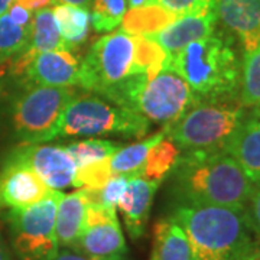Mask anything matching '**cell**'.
Returning <instances> with one entry per match:
<instances>
[{"mask_svg": "<svg viewBox=\"0 0 260 260\" xmlns=\"http://www.w3.org/2000/svg\"><path fill=\"white\" fill-rule=\"evenodd\" d=\"M171 179L174 194L184 205L243 210L256 188L225 150H181Z\"/></svg>", "mask_w": 260, "mask_h": 260, "instance_id": "1", "label": "cell"}, {"mask_svg": "<svg viewBox=\"0 0 260 260\" xmlns=\"http://www.w3.org/2000/svg\"><path fill=\"white\" fill-rule=\"evenodd\" d=\"M236 41L225 29L215 28L171 56L168 70L189 85L198 103L239 100L243 56Z\"/></svg>", "mask_w": 260, "mask_h": 260, "instance_id": "2", "label": "cell"}, {"mask_svg": "<svg viewBox=\"0 0 260 260\" xmlns=\"http://www.w3.org/2000/svg\"><path fill=\"white\" fill-rule=\"evenodd\" d=\"M171 217L185 232L192 260H243L256 242L243 210L179 204Z\"/></svg>", "mask_w": 260, "mask_h": 260, "instance_id": "3", "label": "cell"}, {"mask_svg": "<svg viewBox=\"0 0 260 260\" xmlns=\"http://www.w3.org/2000/svg\"><path fill=\"white\" fill-rule=\"evenodd\" d=\"M103 97L164 126H171L198 104L189 85L168 68L155 75H129Z\"/></svg>", "mask_w": 260, "mask_h": 260, "instance_id": "4", "label": "cell"}, {"mask_svg": "<svg viewBox=\"0 0 260 260\" xmlns=\"http://www.w3.org/2000/svg\"><path fill=\"white\" fill-rule=\"evenodd\" d=\"M149 129L150 121L139 113L106 102L97 94L75 93L65 107L56 138L120 135L140 139Z\"/></svg>", "mask_w": 260, "mask_h": 260, "instance_id": "5", "label": "cell"}, {"mask_svg": "<svg viewBox=\"0 0 260 260\" xmlns=\"http://www.w3.org/2000/svg\"><path fill=\"white\" fill-rule=\"evenodd\" d=\"M246 109L239 100L195 104L175 123L165 126V136L184 150H224L239 129Z\"/></svg>", "mask_w": 260, "mask_h": 260, "instance_id": "6", "label": "cell"}, {"mask_svg": "<svg viewBox=\"0 0 260 260\" xmlns=\"http://www.w3.org/2000/svg\"><path fill=\"white\" fill-rule=\"evenodd\" d=\"M73 87L25 84L10 104V123L20 145L47 143L55 139Z\"/></svg>", "mask_w": 260, "mask_h": 260, "instance_id": "7", "label": "cell"}, {"mask_svg": "<svg viewBox=\"0 0 260 260\" xmlns=\"http://www.w3.org/2000/svg\"><path fill=\"white\" fill-rule=\"evenodd\" d=\"M61 195L54 191L30 207L10 208V242L19 260H51L56 254L55 217Z\"/></svg>", "mask_w": 260, "mask_h": 260, "instance_id": "8", "label": "cell"}, {"mask_svg": "<svg viewBox=\"0 0 260 260\" xmlns=\"http://www.w3.org/2000/svg\"><path fill=\"white\" fill-rule=\"evenodd\" d=\"M133 54L135 37L121 29L99 38L81 61L78 85L103 97L129 77Z\"/></svg>", "mask_w": 260, "mask_h": 260, "instance_id": "9", "label": "cell"}, {"mask_svg": "<svg viewBox=\"0 0 260 260\" xmlns=\"http://www.w3.org/2000/svg\"><path fill=\"white\" fill-rule=\"evenodd\" d=\"M74 247L97 257H121L126 253V242L116 208L100 203H90L83 232Z\"/></svg>", "mask_w": 260, "mask_h": 260, "instance_id": "10", "label": "cell"}, {"mask_svg": "<svg viewBox=\"0 0 260 260\" xmlns=\"http://www.w3.org/2000/svg\"><path fill=\"white\" fill-rule=\"evenodd\" d=\"M6 160L30 168L49 188L61 191L73 186L75 162L62 146L51 145H19L8 155Z\"/></svg>", "mask_w": 260, "mask_h": 260, "instance_id": "11", "label": "cell"}, {"mask_svg": "<svg viewBox=\"0 0 260 260\" xmlns=\"http://www.w3.org/2000/svg\"><path fill=\"white\" fill-rule=\"evenodd\" d=\"M217 16L236 38L243 54L260 44V0H217Z\"/></svg>", "mask_w": 260, "mask_h": 260, "instance_id": "12", "label": "cell"}, {"mask_svg": "<svg viewBox=\"0 0 260 260\" xmlns=\"http://www.w3.org/2000/svg\"><path fill=\"white\" fill-rule=\"evenodd\" d=\"M80 65L78 58L67 48L39 52L29 65L23 85L74 87L80 80Z\"/></svg>", "mask_w": 260, "mask_h": 260, "instance_id": "13", "label": "cell"}, {"mask_svg": "<svg viewBox=\"0 0 260 260\" xmlns=\"http://www.w3.org/2000/svg\"><path fill=\"white\" fill-rule=\"evenodd\" d=\"M217 8L189 13L184 16H178L171 25L164 28L155 35H149L155 42L168 52V55H175L188 44L194 42L197 39L210 35L217 28Z\"/></svg>", "mask_w": 260, "mask_h": 260, "instance_id": "14", "label": "cell"}, {"mask_svg": "<svg viewBox=\"0 0 260 260\" xmlns=\"http://www.w3.org/2000/svg\"><path fill=\"white\" fill-rule=\"evenodd\" d=\"M159 185L160 182L145 179L140 174L129 175L127 188L116 207L119 208L127 233L133 240H138L146 232L152 201Z\"/></svg>", "mask_w": 260, "mask_h": 260, "instance_id": "15", "label": "cell"}, {"mask_svg": "<svg viewBox=\"0 0 260 260\" xmlns=\"http://www.w3.org/2000/svg\"><path fill=\"white\" fill-rule=\"evenodd\" d=\"M254 186H260V110H250L224 149Z\"/></svg>", "mask_w": 260, "mask_h": 260, "instance_id": "16", "label": "cell"}, {"mask_svg": "<svg viewBox=\"0 0 260 260\" xmlns=\"http://www.w3.org/2000/svg\"><path fill=\"white\" fill-rule=\"evenodd\" d=\"M91 203L90 192L80 189L61 195L56 205L55 237L58 247H74L84 229L87 207Z\"/></svg>", "mask_w": 260, "mask_h": 260, "instance_id": "17", "label": "cell"}, {"mask_svg": "<svg viewBox=\"0 0 260 260\" xmlns=\"http://www.w3.org/2000/svg\"><path fill=\"white\" fill-rule=\"evenodd\" d=\"M149 260H192V251L185 232L172 217L159 218L155 223Z\"/></svg>", "mask_w": 260, "mask_h": 260, "instance_id": "18", "label": "cell"}, {"mask_svg": "<svg viewBox=\"0 0 260 260\" xmlns=\"http://www.w3.org/2000/svg\"><path fill=\"white\" fill-rule=\"evenodd\" d=\"M178 16L159 5L130 8L121 19V30L133 37H149L171 25Z\"/></svg>", "mask_w": 260, "mask_h": 260, "instance_id": "19", "label": "cell"}, {"mask_svg": "<svg viewBox=\"0 0 260 260\" xmlns=\"http://www.w3.org/2000/svg\"><path fill=\"white\" fill-rule=\"evenodd\" d=\"M52 13L68 49L73 51L85 42L91 25L90 10L74 5H55Z\"/></svg>", "mask_w": 260, "mask_h": 260, "instance_id": "20", "label": "cell"}, {"mask_svg": "<svg viewBox=\"0 0 260 260\" xmlns=\"http://www.w3.org/2000/svg\"><path fill=\"white\" fill-rule=\"evenodd\" d=\"M164 138H165V130H160L159 133L142 140L139 143L119 149L110 158L113 175H132V174L142 175V168L145 165L149 150L155 145H158Z\"/></svg>", "mask_w": 260, "mask_h": 260, "instance_id": "21", "label": "cell"}, {"mask_svg": "<svg viewBox=\"0 0 260 260\" xmlns=\"http://www.w3.org/2000/svg\"><path fill=\"white\" fill-rule=\"evenodd\" d=\"M28 48L37 54L67 48L64 39L56 26L54 13L49 8L38 10L34 13L32 23H30V41H29Z\"/></svg>", "mask_w": 260, "mask_h": 260, "instance_id": "22", "label": "cell"}, {"mask_svg": "<svg viewBox=\"0 0 260 260\" xmlns=\"http://www.w3.org/2000/svg\"><path fill=\"white\" fill-rule=\"evenodd\" d=\"M181 156V149L169 138H164L149 150L145 165L142 168V177L149 181L162 182L177 167Z\"/></svg>", "mask_w": 260, "mask_h": 260, "instance_id": "23", "label": "cell"}, {"mask_svg": "<svg viewBox=\"0 0 260 260\" xmlns=\"http://www.w3.org/2000/svg\"><path fill=\"white\" fill-rule=\"evenodd\" d=\"M171 55L164 48L149 37H135V54L130 75L150 74L155 75L162 70H167Z\"/></svg>", "mask_w": 260, "mask_h": 260, "instance_id": "24", "label": "cell"}, {"mask_svg": "<svg viewBox=\"0 0 260 260\" xmlns=\"http://www.w3.org/2000/svg\"><path fill=\"white\" fill-rule=\"evenodd\" d=\"M239 102L244 109L260 110V44L243 54Z\"/></svg>", "mask_w": 260, "mask_h": 260, "instance_id": "25", "label": "cell"}, {"mask_svg": "<svg viewBox=\"0 0 260 260\" xmlns=\"http://www.w3.org/2000/svg\"><path fill=\"white\" fill-rule=\"evenodd\" d=\"M91 26L97 34H109L120 26L127 12V0H91Z\"/></svg>", "mask_w": 260, "mask_h": 260, "instance_id": "26", "label": "cell"}, {"mask_svg": "<svg viewBox=\"0 0 260 260\" xmlns=\"http://www.w3.org/2000/svg\"><path fill=\"white\" fill-rule=\"evenodd\" d=\"M30 28L19 26L8 13L0 15V62L23 52L29 47Z\"/></svg>", "mask_w": 260, "mask_h": 260, "instance_id": "27", "label": "cell"}, {"mask_svg": "<svg viewBox=\"0 0 260 260\" xmlns=\"http://www.w3.org/2000/svg\"><path fill=\"white\" fill-rule=\"evenodd\" d=\"M67 152L74 159L75 167H83L95 160H102L106 158H112L113 155L121 148L119 143L112 140L103 139H87L81 142L68 143Z\"/></svg>", "mask_w": 260, "mask_h": 260, "instance_id": "28", "label": "cell"}, {"mask_svg": "<svg viewBox=\"0 0 260 260\" xmlns=\"http://www.w3.org/2000/svg\"><path fill=\"white\" fill-rule=\"evenodd\" d=\"M113 177L110 158L95 160L75 169L73 186L88 191H100Z\"/></svg>", "mask_w": 260, "mask_h": 260, "instance_id": "29", "label": "cell"}, {"mask_svg": "<svg viewBox=\"0 0 260 260\" xmlns=\"http://www.w3.org/2000/svg\"><path fill=\"white\" fill-rule=\"evenodd\" d=\"M217 0H153L150 5H159L177 16L197 13L215 6Z\"/></svg>", "mask_w": 260, "mask_h": 260, "instance_id": "30", "label": "cell"}, {"mask_svg": "<svg viewBox=\"0 0 260 260\" xmlns=\"http://www.w3.org/2000/svg\"><path fill=\"white\" fill-rule=\"evenodd\" d=\"M129 175H113L109 182L99 191V203L110 208H116V205L124 194L127 188Z\"/></svg>", "mask_w": 260, "mask_h": 260, "instance_id": "31", "label": "cell"}, {"mask_svg": "<svg viewBox=\"0 0 260 260\" xmlns=\"http://www.w3.org/2000/svg\"><path fill=\"white\" fill-rule=\"evenodd\" d=\"M244 220L254 237L260 240V186H256L243 208Z\"/></svg>", "mask_w": 260, "mask_h": 260, "instance_id": "32", "label": "cell"}, {"mask_svg": "<svg viewBox=\"0 0 260 260\" xmlns=\"http://www.w3.org/2000/svg\"><path fill=\"white\" fill-rule=\"evenodd\" d=\"M51 260H121L120 256L116 257H97L87 254L84 251L78 250L75 247H62L61 250L56 251V254Z\"/></svg>", "mask_w": 260, "mask_h": 260, "instance_id": "33", "label": "cell"}, {"mask_svg": "<svg viewBox=\"0 0 260 260\" xmlns=\"http://www.w3.org/2000/svg\"><path fill=\"white\" fill-rule=\"evenodd\" d=\"M9 15V18L18 23L19 26H23V28H30V23H32V18H34V13L26 8H23L22 5L19 3H12L9 6V9L6 12Z\"/></svg>", "mask_w": 260, "mask_h": 260, "instance_id": "34", "label": "cell"}, {"mask_svg": "<svg viewBox=\"0 0 260 260\" xmlns=\"http://www.w3.org/2000/svg\"><path fill=\"white\" fill-rule=\"evenodd\" d=\"M13 2L22 5L23 8L30 10L32 13H35L38 10L47 9L51 5H54V0H13Z\"/></svg>", "mask_w": 260, "mask_h": 260, "instance_id": "35", "label": "cell"}, {"mask_svg": "<svg viewBox=\"0 0 260 260\" xmlns=\"http://www.w3.org/2000/svg\"><path fill=\"white\" fill-rule=\"evenodd\" d=\"M90 3L91 0H54V5H74L85 9H90Z\"/></svg>", "mask_w": 260, "mask_h": 260, "instance_id": "36", "label": "cell"}, {"mask_svg": "<svg viewBox=\"0 0 260 260\" xmlns=\"http://www.w3.org/2000/svg\"><path fill=\"white\" fill-rule=\"evenodd\" d=\"M243 260H260V240H256Z\"/></svg>", "mask_w": 260, "mask_h": 260, "instance_id": "37", "label": "cell"}, {"mask_svg": "<svg viewBox=\"0 0 260 260\" xmlns=\"http://www.w3.org/2000/svg\"><path fill=\"white\" fill-rule=\"evenodd\" d=\"M0 260H12L9 247H8V244L2 236V232H0Z\"/></svg>", "mask_w": 260, "mask_h": 260, "instance_id": "38", "label": "cell"}, {"mask_svg": "<svg viewBox=\"0 0 260 260\" xmlns=\"http://www.w3.org/2000/svg\"><path fill=\"white\" fill-rule=\"evenodd\" d=\"M153 0H127V6L130 8H139L143 5H150Z\"/></svg>", "mask_w": 260, "mask_h": 260, "instance_id": "39", "label": "cell"}, {"mask_svg": "<svg viewBox=\"0 0 260 260\" xmlns=\"http://www.w3.org/2000/svg\"><path fill=\"white\" fill-rule=\"evenodd\" d=\"M12 3H13V0H0V15L6 13Z\"/></svg>", "mask_w": 260, "mask_h": 260, "instance_id": "40", "label": "cell"}]
</instances>
